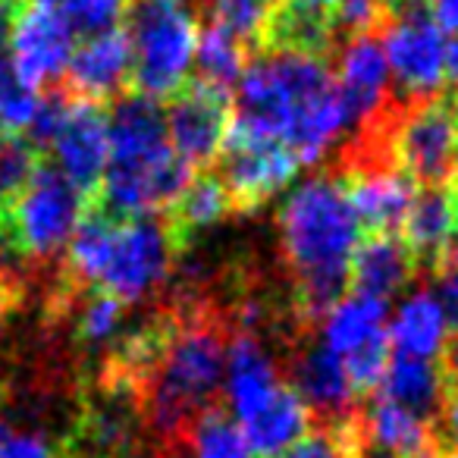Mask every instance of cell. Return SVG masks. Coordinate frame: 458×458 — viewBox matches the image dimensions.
Listing matches in <instances>:
<instances>
[{"label":"cell","mask_w":458,"mask_h":458,"mask_svg":"<svg viewBox=\"0 0 458 458\" xmlns=\"http://www.w3.org/2000/svg\"><path fill=\"white\" fill-rule=\"evenodd\" d=\"M229 129L280 141L301 166L318 164L345 129L333 60L289 47L258 51L236 82Z\"/></svg>","instance_id":"1"},{"label":"cell","mask_w":458,"mask_h":458,"mask_svg":"<svg viewBox=\"0 0 458 458\" xmlns=\"http://www.w3.org/2000/svg\"><path fill=\"white\" fill-rule=\"evenodd\" d=\"M226 320L210 301L191 299L164 314L151 361L135 380L145 424L173 445L195 418L214 408L226 370Z\"/></svg>","instance_id":"2"},{"label":"cell","mask_w":458,"mask_h":458,"mask_svg":"<svg viewBox=\"0 0 458 458\" xmlns=\"http://www.w3.org/2000/svg\"><path fill=\"white\" fill-rule=\"evenodd\" d=\"M280 245L295 283L299 320H320L349 286L361 223L339 176H311L280 208Z\"/></svg>","instance_id":"3"},{"label":"cell","mask_w":458,"mask_h":458,"mask_svg":"<svg viewBox=\"0 0 458 458\" xmlns=\"http://www.w3.org/2000/svg\"><path fill=\"white\" fill-rule=\"evenodd\" d=\"M182 242L160 216H110L91 210L66 245V274L79 286H98L123 305L145 301L170 280Z\"/></svg>","instance_id":"4"},{"label":"cell","mask_w":458,"mask_h":458,"mask_svg":"<svg viewBox=\"0 0 458 458\" xmlns=\"http://www.w3.org/2000/svg\"><path fill=\"white\" fill-rule=\"evenodd\" d=\"M107 170L101 179V210L110 216H151L170 208L189 185L191 170L166 139L157 101L126 91L107 114Z\"/></svg>","instance_id":"5"},{"label":"cell","mask_w":458,"mask_h":458,"mask_svg":"<svg viewBox=\"0 0 458 458\" xmlns=\"http://www.w3.org/2000/svg\"><path fill=\"white\" fill-rule=\"evenodd\" d=\"M123 29L132 45V91L170 101L195 66L201 0H129Z\"/></svg>","instance_id":"6"},{"label":"cell","mask_w":458,"mask_h":458,"mask_svg":"<svg viewBox=\"0 0 458 458\" xmlns=\"http://www.w3.org/2000/svg\"><path fill=\"white\" fill-rule=\"evenodd\" d=\"M383 126L395 170L424 189H458V107L452 98L443 91L418 101L393 95Z\"/></svg>","instance_id":"7"},{"label":"cell","mask_w":458,"mask_h":458,"mask_svg":"<svg viewBox=\"0 0 458 458\" xmlns=\"http://www.w3.org/2000/svg\"><path fill=\"white\" fill-rule=\"evenodd\" d=\"M85 195L54 166L41 164L26 189L0 204V249L13 258L47 261L66 249L82 223Z\"/></svg>","instance_id":"8"},{"label":"cell","mask_w":458,"mask_h":458,"mask_svg":"<svg viewBox=\"0 0 458 458\" xmlns=\"http://www.w3.org/2000/svg\"><path fill=\"white\" fill-rule=\"evenodd\" d=\"M383 51L402 101L433 98L445 85V35L427 0H386Z\"/></svg>","instance_id":"9"},{"label":"cell","mask_w":458,"mask_h":458,"mask_svg":"<svg viewBox=\"0 0 458 458\" xmlns=\"http://www.w3.org/2000/svg\"><path fill=\"white\" fill-rule=\"evenodd\" d=\"M389 301L374 295H343L320 318V345L343 361L352 386L370 393L380 386V377L389 364Z\"/></svg>","instance_id":"10"},{"label":"cell","mask_w":458,"mask_h":458,"mask_svg":"<svg viewBox=\"0 0 458 458\" xmlns=\"http://www.w3.org/2000/svg\"><path fill=\"white\" fill-rule=\"evenodd\" d=\"M166 139L173 151L179 154L189 170L210 166L220 157L226 145L229 126H233V104L229 91L214 89L201 79H189L176 95L170 98V107L164 114Z\"/></svg>","instance_id":"11"},{"label":"cell","mask_w":458,"mask_h":458,"mask_svg":"<svg viewBox=\"0 0 458 458\" xmlns=\"http://www.w3.org/2000/svg\"><path fill=\"white\" fill-rule=\"evenodd\" d=\"M299 160L280 141L255 139L229 129L226 145L220 151V179L226 185L233 208L255 210L280 195L299 173Z\"/></svg>","instance_id":"12"},{"label":"cell","mask_w":458,"mask_h":458,"mask_svg":"<svg viewBox=\"0 0 458 458\" xmlns=\"http://www.w3.org/2000/svg\"><path fill=\"white\" fill-rule=\"evenodd\" d=\"M47 151L54 154V170L79 189L85 198L98 195L104 170H107V110L104 104L70 98V107L64 114V123L54 132Z\"/></svg>","instance_id":"13"},{"label":"cell","mask_w":458,"mask_h":458,"mask_svg":"<svg viewBox=\"0 0 458 458\" xmlns=\"http://www.w3.org/2000/svg\"><path fill=\"white\" fill-rule=\"evenodd\" d=\"M72 47H76V38L60 20L54 4H41V0L22 4L10 29V64L22 82L41 89V85L64 79Z\"/></svg>","instance_id":"14"},{"label":"cell","mask_w":458,"mask_h":458,"mask_svg":"<svg viewBox=\"0 0 458 458\" xmlns=\"http://www.w3.org/2000/svg\"><path fill=\"white\" fill-rule=\"evenodd\" d=\"M336 64V89L343 98L345 126L361 129L374 123L393 101L389 89V64L383 51V32H364L343 41L333 54Z\"/></svg>","instance_id":"15"},{"label":"cell","mask_w":458,"mask_h":458,"mask_svg":"<svg viewBox=\"0 0 458 458\" xmlns=\"http://www.w3.org/2000/svg\"><path fill=\"white\" fill-rule=\"evenodd\" d=\"M64 89L82 101L107 104L132 89V45L126 29L76 41Z\"/></svg>","instance_id":"16"},{"label":"cell","mask_w":458,"mask_h":458,"mask_svg":"<svg viewBox=\"0 0 458 458\" xmlns=\"http://www.w3.org/2000/svg\"><path fill=\"white\" fill-rule=\"evenodd\" d=\"M339 179L361 229H370L374 236L399 233L414 201V185L405 173L395 166H364L339 173Z\"/></svg>","instance_id":"17"},{"label":"cell","mask_w":458,"mask_h":458,"mask_svg":"<svg viewBox=\"0 0 458 458\" xmlns=\"http://www.w3.org/2000/svg\"><path fill=\"white\" fill-rule=\"evenodd\" d=\"M293 389L305 399L311 411L327 418V424L349 420L355 411L358 389L352 386L343 361L320 343L299 345L293 355Z\"/></svg>","instance_id":"18"},{"label":"cell","mask_w":458,"mask_h":458,"mask_svg":"<svg viewBox=\"0 0 458 458\" xmlns=\"http://www.w3.org/2000/svg\"><path fill=\"white\" fill-rule=\"evenodd\" d=\"M280 386V368L261 345V339L236 333V339L226 349V370H223V393H226L233 420L239 424L249 414H255L264 402L274 399Z\"/></svg>","instance_id":"19"},{"label":"cell","mask_w":458,"mask_h":458,"mask_svg":"<svg viewBox=\"0 0 458 458\" xmlns=\"http://www.w3.org/2000/svg\"><path fill=\"white\" fill-rule=\"evenodd\" d=\"M386 339L393 355L437 361L445 352V345L452 343L449 320H445L437 293L433 289H414L411 295H405L395 314L389 318Z\"/></svg>","instance_id":"20"},{"label":"cell","mask_w":458,"mask_h":458,"mask_svg":"<svg viewBox=\"0 0 458 458\" xmlns=\"http://www.w3.org/2000/svg\"><path fill=\"white\" fill-rule=\"evenodd\" d=\"M458 223V189H424L414 191L411 210H408L402 233V242L411 249L414 261L433 264V270L449 255L452 236Z\"/></svg>","instance_id":"21"},{"label":"cell","mask_w":458,"mask_h":458,"mask_svg":"<svg viewBox=\"0 0 458 458\" xmlns=\"http://www.w3.org/2000/svg\"><path fill=\"white\" fill-rule=\"evenodd\" d=\"M414 270H418V261L402 239L370 236L355 249L349 283L355 286V293L389 301L411 283Z\"/></svg>","instance_id":"22"},{"label":"cell","mask_w":458,"mask_h":458,"mask_svg":"<svg viewBox=\"0 0 458 458\" xmlns=\"http://www.w3.org/2000/svg\"><path fill=\"white\" fill-rule=\"evenodd\" d=\"M308 424H311V408L305 405V399L289 383H283L274 393V399L264 402L245 420H239V430L245 433L255 455L270 458L286 449V445H293L295 439L305 437Z\"/></svg>","instance_id":"23"},{"label":"cell","mask_w":458,"mask_h":458,"mask_svg":"<svg viewBox=\"0 0 458 458\" xmlns=\"http://www.w3.org/2000/svg\"><path fill=\"white\" fill-rule=\"evenodd\" d=\"M445 377L437 361L393 355L380 377V399L433 420L445 399Z\"/></svg>","instance_id":"24"},{"label":"cell","mask_w":458,"mask_h":458,"mask_svg":"<svg viewBox=\"0 0 458 458\" xmlns=\"http://www.w3.org/2000/svg\"><path fill=\"white\" fill-rule=\"evenodd\" d=\"M229 210H233V198H229L223 179L216 173H198L179 191L176 201L170 204V220L166 223L173 226V233H176V239L185 249L191 233L220 223Z\"/></svg>","instance_id":"25"},{"label":"cell","mask_w":458,"mask_h":458,"mask_svg":"<svg viewBox=\"0 0 458 458\" xmlns=\"http://www.w3.org/2000/svg\"><path fill=\"white\" fill-rule=\"evenodd\" d=\"M70 293V327L72 339L89 349H114L116 339L123 336V327H126V305L120 299L107 293H89L79 295V289H66Z\"/></svg>","instance_id":"26"},{"label":"cell","mask_w":458,"mask_h":458,"mask_svg":"<svg viewBox=\"0 0 458 458\" xmlns=\"http://www.w3.org/2000/svg\"><path fill=\"white\" fill-rule=\"evenodd\" d=\"M170 449L185 452V458H255L233 414H223L216 408L191 420Z\"/></svg>","instance_id":"27"},{"label":"cell","mask_w":458,"mask_h":458,"mask_svg":"<svg viewBox=\"0 0 458 458\" xmlns=\"http://www.w3.org/2000/svg\"><path fill=\"white\" fill-rule=\"evenodd\" d=\"M251 54L242 41H236L233 35H226L223 29H216L214 22L201 20V35H198L195 47V79L214 85V89L229 91L239 82V76L249 66Z\"/></svg>","instance_id":"28"},{"label":"cell","mask_w":458,"mask_h":458,"mask_svg":"<svg viewBox=\"0 0 458 458\" xmlns=\"http://www.w3.org/2000/svg\"><path fill=\"white\" fill-rule=\"evenodd\" d=\"M274 0H201V20L242 41L255 57L264 45Z\"/></svg>","instance_id":"29"},{"label":"cell","mask_w":458,"mask_h":458,"mask_svg":"<svg viewBox=\"0 0 458 458\" xmlns=\"http://www.w3.org/2000/svg\"><path fill=\"white\" fill-rule=\"evenodd\" d=\"M54 7H57L60 20L66 22L72 38L85 41L123 29L129 0H57Z\"/></svg>","instance_id":"30"},{"label":"cell","mask_w":458,"mask_h":458,"mask_svg":"<svg viewBox=\"0 0 458 458\" xmlns=\"http://www.w3.org/2000/svg\"><path fill=\"white\" fill-rule=\"evenodd\" d=\"M270 458H358L352 418L318 427V430H308L301 439H295L293 445H286V449Z\"/></svg>","instance_id":"31"},{"label":"cell","mask_w":458,"mask_h":458,"mask_svg":"<svg viewBox=\"0 0 458 458\" xmlns=\"http://www.w3.org/2000/svg\"><path fill=\"white\" fill-rule=\"evenodd\" d=\"M38 89H32L29 82H22L16 76V70L10 66L0 76V135H22L29 132L38 110Z\"/></svg>","instance_id":"32"},{"label":"cell","mask_w":458,"mask_h":458,"mask_svg":"<svg viewBox=\"0 0 458 458\" xmlns=\"http://www.w3.org/2000/svg\"><path fill=\"white\" fill-rule=\"evenodd\" d=\"M38 151L22 135H0V204L16 198L38 170Z\"/></svg>","instance_id":"33"},{"label":"cell","mask_w":458,"mask_h":458,"mask_svg":"<svg viewBox=\"0 0 458 458\" xmlns=\"http://www.w3.org/2000/svg\"><path fill=\"white\" fill-rule=\"evenodd\" d=\"M437 439L445 458H458V386L445 389V399L437 411Z\"/></svg>","instance_id":"34"},{"label":"cell","mask_w":458,"mask_h":458,"mask_svg":"<svg viewBox=\"0 0 458 458\" xmlns=\"http://www.w3.org/2000/svg\"><path fill=\"white\" fill-rule=\"evenodd\" d=\"M0 458H60L47 439L35 433H4L0 437Z\"/></svg>","instance_id":"35"},{"label":"cell","mask_w":458,"mask_h":458,"mask_svg":"<svg viewBox=\"0 0 458 458\" xmlns=\"http://www.w3.org/2000/svg\"><path fill=\"white\" fill-rule=\"evenodd\" d=\"M437 299L449 320V330L458 333V261H445L437 267Z\"/></svg>","instance_id":"36"},{"label":"cell","mask_w":458,"mask_h":458,"mask_svg":"<svg viewBox=\"0 0 458 458\" xmlns=\"http://www.w3.org/2000/svg\"><path fill=\"white\" fill-rule=\"evenodd\" d=\"M433 20L443 29V35H455L458 32V0H427Z\"/></svg>","instance_id":"37"},{"label":"cell","mask_w":458,"mask_h":458,"mask_svg":"<svg viewBox=\"0 0 458 458\" xmlns=\"http://www.w3.org/2000/svg\"><path fill=\"white\" fill-rule=\"evenodd\" d=\"M445 361H443V377H445V386H458V339L455 343L445 345Z\"/></svg>","instance_id":"38"},{"label":"cell","mask_w":458,"mask_h":458,"mask_svg":"<svg viewBox=\"0 0 458 458\" xmlns=\"http://www.w3.org/2000/svg\"><path fill=\"white\" fill-rule=\"evenodd\" d=\"M445 79L458 82V32L449 35V41H445Z\"/></svg>","instance_id":"39"},{"label":"cell","mask_w":458,"mask_h":458,"mask_svg":"<svg viewBox=\"0 0 458 458\" xmlns=\"http://www.w3.org/2000/svg\"><path fill=\"white\" fill-rule=\"evenodd\" d=\"M0 301H4V283H0Z\"/></svg>","instance_id":"40"},{"label":"cell","mask_w":458,"mask_h":458,"mask_svg":"<svg viewBox=\"0 0 458 458\" xmlns=\"http://www.w3.org/2000/svg\"><path fill=\"white\" fill-rule=\"evenodd\" d=\"M452 101H455V107H458V95H455V98H452Z\"/></svg>","instance_id":"41"}]
</instances>
